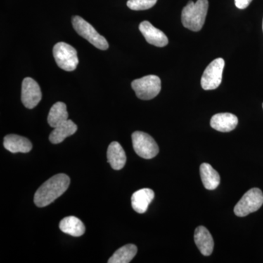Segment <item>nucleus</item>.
Returning <instances> with one entry per match:
<instances>
[{"label": "nucleus", "mask_w": 263, "mask_h": 263, "mask_svg": "<svg viewBox=\"0 0 263 263\" xmlns=\"http://www.w3.org/2000/svg\"><path fill=\"white\" fill-rule=\"evenodd\" d=\"M139 29L147 42L157 47H164L168 44V39L162 31L154 27L149 22L144 21L139 25Z\"/></svg>", "instance_id": "9d476101"}, {"label": "nucleus", "mask_w": 263, "mask_h": 263, "mask_svg": "<svg viewBox=\"0 0 263 263\" xmlns=\"http://www.w3.org/2000/svg\"><path fill=\"white\" fill-rule=\"evenodd\" d=\"M224 67L223 59L218 58L211 62L204 71L201 79V86L204 90H214L219 87L222 79Z\"/></svg>", "instance_id": "6e6552de"}, {"label": "nucleus", "mask_w": 263, "mask_h": 263, "mask_svg": "<svg viewBox=\"0 0 263 263\" xmlns=\"http://www.w3.org/2000/svg\"><path fill=\"white\" fill-rule=\"evenodd\" d=\"M195 245L202 255L210 256L214 250V242L212 235L203 226L196 228L195 231Z\"/></svg>", "instance_id": "ddd939ff"}, {"label": "nucleus", "mask_w": 263, "mask_h": 263, "mask_svg": "<svg viewBox=\"0 0 263 263\" xmlns=\"http://www.w3.org/2000/svg\"><path fill=\"white\" fill-rule=\"evenodd\" d=\"M53 54L57 65L62 70L71 72L75 70L79 65L77 51L67 43H57L53 47Z\"/></svg>", "instance_id": "20e7f679"}, {"label": "nucleus", "mask_w": 263, "mask_h": 263, "mask_svg": "<svg viewBox=\"0 0 263 263\" xmlns=\"http://www.w3.org/2000/svg\"><path fill=\"white\" fill-rule=\"evenodd\" d=\"M42 99L41 87L34 79L25 78L22 83V101L27 108L37 106Z\"/></svg>", "instance_id": "1a4fd4ad"}, {"label": "nucleus", "mask_w": 263, "mask_h": 263, "mask_svg": "<svg viewBox=\"0 0 263 263\" xmlns=\"http://www.w3.org/2000/svg\"><path fill=\"white\" fill-rule=\"evenodd\" d=\"M4 147L11 153H28L32 148L29 139L18 135H8L4 138Z\"/></svg>", "instance_id": "4468645a"}, {"label": "nucleus", "mask_w": 263, "mask_h": 263, "mask_svg": "<svg viewBox=\"0 0 263 263\" xmlns=\"http://www.w3.org/2000/svg\"><path fill=\"white\" fill-rule=\"evenodd\" d=\"M263 204V193L258 188H252L247 192L234 208L235 215L245 217L257 212Z\"/></svg>", "instance_id": "423d86ee"}, {"label": "nucleus", "mask_w": 263, "mask_h": 263, "mask_svg": "<svg viewBox=\"0 0 263 263\" xmlns=\"http://www.w3.org/2000/svg\"><path fill=\"white\" fill-rule=\"evenodd\" d=\"M262 108H263V104H262Z\"/></svg>", "instance_id": "b1692460"}, {"label": "nucleus", "mask_w": 263, "mask_h": 263, "mask_svg": "<svg viewBox=\"0 0 263 263\" xmlns=\"http://www.w3.org/2000/svg\"><path fill=\"white\" fill-rule=\"evenodd\" d=\"M135 152L142 158L150 160L159 153V146L154 138L143 132L136 131L132 135Z\"/></svg>", "instance_id": "0eeeda50"}, {"label": "nucleus", "mask_w": 263, "mask_h": 263, "mask_svg": "<svg viewBox=\"0 0 263 263\" xmlns=\"http://www.w3.org/2000/svg\"><path fill=\"white\" fill-rule=\"evenodd\" d=\"M77 125L71 120H67L54 128L49 136V141L53 144L62 143L67 137L72 136L77 131Z\"/></svg>", "instance_id": "dca6fc26"}, {"label": "nucleus", "mask_w": 263, "mask_h": 263, "mask_svg": "<svg viewBox=\"0 0 263 263\" xmlns=\"http://www.w3.org/2000/svg\"><path fill=\"white\" fill-rule=\"evenodd\" d=\"M68 120L67 106L62 102H57L50 110L48 116V123L51 127H57Z\"/></svg>", "instance_id": "6ab92c4d"}, {"label": "nucleus", "mask_w": 263, "mask_h": 263, "mask_svg": "<svg viewBox=\"0 0 263 263\" xmlns=\"http://www.w3.org/2000/svg\"><path fill=\"white\" fill-rule=\"evenodd\" d=\"M60 228L62 232L73 237H80L84 234L85 226L82 222L76 216H67L64 218L60 223Z\"/></svg>", "instance_id": "a211bd4d"}, {"label": "nucleus", "mask_w": 263, "mask_h": 263, "mask_svg": "<svg viewBox=\"0 0 263 263\" xmlns=\"http://www.w3.org/2000/svg\"><path fill=\"white\" fill-rule=\"evenodd\" d=\"M209 10L208 0H197V3L190 1L181 13V22L185 28L199 32L201 30Z\"/></svg>", "instance_id": "f03ea898"}, {"label": "nucleus", "mask_w": 263, "mask_h": 263, "mask_svg": "<svg viewBox=\"0 0 263 263\" xmlns=\"http://www.w3.org/2000/svg\"><path fill=\"white\" fill-rule=\"evenodd\" d=\"M72 26L76 32L97 48L100 50H107L109 47L108 41L103 36L99 34L96 29L85 19L79 15L72 17Z\"/></svg>", "instance_id": "7ed1b4c3"}, {"label": "nucleus", "mask_w": 263, "mask_h": 263, "mask_svg": "<svg viewBox=\"0 0 263 263\" xmlns=\"http://www.w3.org/2000/svg\"><path fill=\"white\" fill-rule=\"evenodd\" d=\"M107 157L112 168L116 171L122 170L127 162L125 152L123 149L120 143L116 141L112 142L109 145L107 151Z\"/></svg>", "instance_id": "2eb2a0df"}, {"label": "nucleus", "mask_w": 263, "mask_h": 263, "mask_svg": "<svg viewBox=\"0 0 263 263\" xmlns=\"http://www.w3.org/2000/svg\"><path fill=\"white\" fill-rule=\"evenodd\" d=\"M262 30H263V22H262Z\"/></svg>", "instance_id": "5701e85b"}, {"label": "nucleus", "mask_w": 263, "mask_h": 263, "mask_svg": "<svg viewBox=\"0 0 263 263\" xmlns=\"http://www.w3.org/2000/svg\"><path fill=\"white\" fill-rule=\"evenodd\" d=\"M138 252L136 245H127L118 249L108 259V263H128L134 258Z\"/></svg>", "instance_id": "aec40b11"}, {"label": "nucleus", "mask_w": 263, "mask_h": 263, "mask_svg": "<svg viewBox=\"0 0 263 263\" xmlns=\"http://www.w3.org/2000/svg\"><path fill=\"white\" fill-rule=\"evenodd\" d=\"M238 124V117L233 114L220 113L213 116L211 119V127L221 133H229L235 129Z\"/></svg>", "instance_id": "9b49d317"}, {"label": "nucleus", "mask_w": 263, "mask_h": 263, "mask_svg": "<svg viewBox=\"0 0 263 263\" xmlns=\"http://www.w3.org/2000/svg\"><path fill=\"white\" fill-rule=\"evenodd\" d=\"M70 183V178L66 174L53 176L43 183L34 194V203L40 208L47 206L65 193Z\"/></svg>", "instance_id": "f257e3e1"}, {"label": "nucleus", "mask_w": 263, "mask_h": 263, "mask_svg": "<svg viewBox=\"0 0 263 263\" xmlns=\"http://www.w3.org/2000/svg\"><path fill=\"white\" fill-rule=\"evenodd\" d=\"M155 196V193L151 189L145 188L138 190L132 195V207L138 214H144Z\"/></svg>", "instance_id": "f8f14e48"}, {"label": "nucleus", "mask_w": 263, "mask_h": 263, "mask_svg": "<svg viewBox=\"0 0 263 263\" xmlns=\"http://www.w3.org/2000/svg\"><path fill=\"white\" fill-rule=\"evenodd\" d=\"M157 0H128L127 5L133 10H145L155 6Z\"/></svg>", "instance_id": "412c9836"}, {"label": "nucleus", "mask_w": 263, "mask_h": 263, "mask_svg": "<svg viewBox=\"0 0 263 263\" xmlns=\"http://www.w3.org/2000/svg\"><path fill=\"white\" fill-rule=\"evenodd\" d=\"M252 0H235V6L238 9H246L252 3Z\"/></svg>", "instance_id": "4be33fe9"}, {"label": "nucleus", "mask_w": 263, "mask_h": 263, "mask_svg": "<svg viewBox=\"0 0 263 263\" xmlns=\"http://www.w3.org/2000/svg\"><path fill=\"white\" fill-rule=\"evenodd\" d=\"M131 85L136 96L141 100H152L161 91V80L157 76H144L133 81Z\"/></svg>", "instance_id": "39448f33"}, {"label": "nucleus", "mask_w": 263, "mask_h": 263, "mask_svg": "<svg viewBox=\"0 0 263 263\" xmlns=\"http://www.w3.org/2000/svg\"><path fill=\"white\" fill-rule=\"evenodd\" d=\"M202 182L206 190H214L220 183V176L209 163H202L200 167Z\"/></svg>", "instance_id": "f3484780"}]
</instances>
